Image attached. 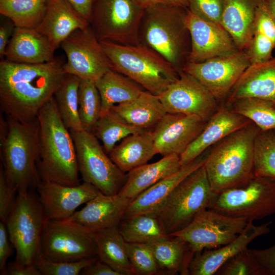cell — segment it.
Wrapping results in <instances>:
<instances>
[{
  "label": "cell",
  "instance_id": "9f6ffc18",
  "mask_svg": "<svg viewBox=\"0 0 275 275\" xmlns=\"http://www.w3.org/2000/svg\"><path fill=\"white\" fill-rule=\"evenodd\" d=\"M263 1L275 19V0H263Z\"/></svg>",
  "mask_w": 275,
  "mask_h": 275
},
{
  "label": "cell",
  "instance_id": "9c48e42d",
  "mask_svg": "<svg viewBox=\"0 0 275 275\" xmlns=\"http://www.w3.org/2000/svg\"><path fill=\"white\" fill-rule=\"evenodd\" d=\"M144 9L134 0H96L90 24L100 42L139 45Z\"/></svg>",
  "mask_w": 275,
  "mask_h": 275
},
{
  "label": "cell",
  "instance_id": "ab89813d",
  "mask_svg": "<svg viewBox=\"0 0 275 275\" xmlns=\"http://www.w3.org/2000/svg\"><path fill=\"white\" fill-rule=\"evenodd\" d=\"M254 174L275 178V131H261L254 145Z\"/></svg>",
  "mask_w": 275,
  "mask_h": 275
},
{
  "label": "cell",
  "instance_id": "ac0fdd59",
  "mask_svg": "<svg viewBox=\"0 0 275 275\" xmlns=\"http://www.w3.org/2000/svg\"><path fill=\"white\" fill-rule=\"evenodd\" d=\"M207 122L196 115L167 113L152 130L157 154L180 156L202 131Z\"/></svg>",
  "mask_w": 275,
  "mask_h": 275
},
{
  "label": "cell",
  "instance_id": "d6a6232c",
  "mask_svg": "<svg viewBox=\"0 0 275 275\" xmlns=\"http://www.w3.org/2000/svg\"><path fill=\"white\" fill-rule=\"evenodd\" d=\"M95 82L101 99V115L116 104L136 98L144 91L131 78L112 69Z\"/></svg>",
  "mask_w": 275,
  "mask_h": 275
},
{
  "label": "cell",
  "instance_id": "2e32d148",
  "mask_svg": "<svg viewBox=\"0 0 275 275\" xmlns=\"http://www.w3.org/2000/svg\"><path fill=\"white\" fill-rule=\"evenodd\" d=\"M158 97L167 113L196 115L206 121L219 107L218 102L210 92L184 71Z\"/></svg>",
  "mask_w": 275,
  "mask_h": 275
},
{
  "label": "cell",
  "instance_id": "11a10c76",
  "mask_svg": "<svg viewBox=\"0 0 275 275\" xmlns=\"http://www.w3.org/2000/svg\"><path fill=\"white\" fill-rule=\"evenodd\" d=\"M140 6L145 8L152 5L161 3H171L169 0H134Z\"/></svg>",
  "mask_w": 275,
  "mask_h": 275
},
{
  "label": "cell",
  "instance_id": "4316f807",
  "mask_svg": "<svg viewBox=\"0 0 275 275\" xmlns=\"http://www.w3.org/2000/svg\"><path fill=\"white\" fill-rule=\"evenodd\" d=\"M261 0H224L221 24L238 48L246 51L251 44L256 12Z\"/></svg>",
  "mask_w": 275,
  "mask_h": 275
},
{
  "label": "cell",
  "instance_id": "d590c367",
  "mask_svg": "<svg viewBox=\"0 0 275 275\" xmlns=\"http://www.w3.org/2000/svg\"><path fill=\"white\" fill-rule=\"evenodd\" d=\"M80 79L66 74L55 92L54 98L59 115L66 127L71 130H84L79 117L78 93Z\"/></svg>",
  "mask_w": 275,
  "mask_h": 275
},
{
  "label": "cell",
  "instance_id": "60d3db41",
  "mask_svg": "<svg viewBox=\"0 0 275 275\" xmlns=\"http://www.w3.org/2000/svg\"><path fill=\"white\" fill-rule=\"evenodd\" d=\"M97 259L95 256L77 261H53L40 253L34 264L43 275H77Z\"/></svg>",
  "mask_w": 275,
  "mask_h": 275
},
{
  "label": "cell",
  "instance_id": "7a4b0ae2",
  "mask_svg": "<svg viewBox=\"0 0 275 275\" xmlns=\"http://www.w3.org/2000/svg\"><path fill=\"white\" fill-rule=\"evenodd\" d=\"M188 9L172 3H161L144 9L139 38L179 72L188 61L191 38L187 25Z\"/></svg>",
  "mask_w": 275,
  "mask_h": 275
},
{
  "label": "cell",
  "instance_id": "30bf717a",
  "mask_svg": "<svg viewBox=\"0 0 275 275\" xmlns=\"http://www.w3.org/2000/svg\"><path fill=\"white\" fill-rule=\"evenodd\" d=\"M70 132L84 182L93 185L104 195L118 194L125 182L126 175L107 156L93 133L85 130Z\"/></svg>",
  "mask_w": 275,
  "mask_h": 275
},
{
  "label": "cell",
  "instance_id": "6f0895ef",
  "mask_svg": "<svg viewBox=\"0 0 275 275\" xmlns=\"http://www.w3.org/2000/svg\"><path fill=\"white\" fill-rule=\"evenodd\" d=\"M171 3L187 8V0H169Z\"/></svg>",
  "mask_w": 275,
  "mask_h": 275
},
{
  "label": "cell",
  "instance_id": "f546056e",
  "mask_svg": "<svg viewBox=\"0 0 275 275\" xmlns=\"http://www.w3.org/2000/svg\"><path fill=\"white\" fill-rule=\"evenodd\" d=\"M111 109L130 124L145 130L153 129L167 113L158 96L147 91Z\"/></svg>",
  "mask_w": 275,
  "mask_h": 275
},
{
  "label": "cell",
  "instance_id": "d4e9b609",
  "mask_svg": "<svg viewBox=\"0 0 275 275\" xmlns=\"http://www.w3.org/2000/svg\"><path fill=\"white\" fill-rule=\"evenodd\" d=\"M244 97L265 99L275 105V56L251 64L230 91L225 104Z\"/></svg>",
  "mask_w": 275,
  "mask_h": 275
},
{
  "label": "cell",
  "instance_id": "681fc988",
  "mask_svg": "<svg viewBox=\"0 0 275 275\" xmlns=\"http://www.w3.org/2000/svg\"><path fill=\"white\" fill-rule=\"evenodd\" d=\"M12 245L5 223H0V272L1 274L6 266L8 259L12 254ZM13 246V245H12Z\"/></svg>",
  "mask_w": 275,
  "mask_h": 275
},
{
  "label": "cell",
  "instance_id": "7402d4cb",
  "mask_svg": "<svg viewBox=\"0 0 275 275\" xmlns=\"http://www.w3.org/2000/svg\"><path fill=\"white\" fill-rule=\"evenodd\" d=\"M131 201L119 193L106 195L100 193L66 219L78 223L92 232L119 226Z\"/></svg>",
  "mask_w": 275,
  "mask_h": 275
},
{
  "label": "cell",
  "instance_id": "7dc6e473",
  "mask_svg": "<svg viewBox=\"0 0 275 275\" xmlns=\"http://www.w3.org/2000/svg\"><path fill=\"white\" fill-rule=\"evenodd\" d=\"M254 30L264 34L275 44V19L263 0L260 1L256 10Z\"/></svg>",
  "mask_w": 275,
  "mask_h": 275
},
{
  "label": "cell",
  "instance_id": "7c38bea8",
  "mask_svg": "<svg viewBox=\"0 0 275 275\" xmlns=\"http://www.w3.org/2000/svg\"><path fill=\"white\" fill-rule=\"evenodd\" d=\"M248 222L244 217L232 216L207 208L199 212L185 227L169 236L183 239L195 254L233 241Z\"/></svg>",
  "mask_w": 275,
  "mask_h": 275
},
{
  "label": "cell",
  "instance_id": "8fae6325",
  "mask_svg": "<svg viewBox=\"0 0 275 275\" xmlns=\"http://www.w3.org/2000/svg\"><path fill=\"white\" fill-rule=\"evenodd\" d=\"M211 208L248 221L275 214V178L255 176L241 186L218 193Z\"/></svg>",
  "mask_w": 275,
  "mask_h": 275
},
{
  "label": "cell",
  "instance_id": "f1b7e54d",
  "mask_svg": "<svg viewBox=\"0 0 275 275\" xmlns=\"http://www.w3.org/2000/svg\"><path fill=\"white\" fill-rule=\"evenodd\" d=\"M157 154L152 130L129 135L109 153V157L124 173L147 163Z\"/></svg>",
  "mask_w": 275,
  "mask_h": 275
},
{
  "label": "cell",
  "instance_id": "d6986e66",
  "mask_svg": "<svg viewBox=\"0 0 275 275\" xmlns=\"http://www.w3.org/2000/svg\"><path fill=\"white\" fill-rule=\"evenodd\" d=\"M36 187L48 220L68 218L78 207L101 193L93 185L84 182L76 186H67L40 181Z\"/></svg>",
  "mask_w": 275,
  "mask_h": 275
},
{
  "label": "cell",
  "instance_id": "5bb4252c",
  "mask_svg": "<svg viewBox=\"0 0 275 275\" xmlns=\"http://www.w3.org/2000/svg\"><path fill=\"white\" fill-rule=\"evenodd\" d=\"M60 46L67 57L63 66L66 74L95 82L112 70L111 63L90 24L73 32Z\"/></svg>",
  "mask_w": 275,
  "mask_h": 275
},
{
  "label": "cell",
  "instance_id": "603a6c76",
  "mask_svg": "<svg viewBox=\"0 0 275 275\" xmlns=\"http://www.w3.org/2000/svg\"><path fill=\"white\" fill-rule=\"evenodd\" d=\"M206 156L207 154L204 152L188 164L182 166L176 172L140 194L128 205L123 219L142 213L154 214L181 181L204 164Z\"/></svg>",
  "mask_w": 275,
  "mask_h": 275
},
{
  "label": "cell",
  "instance_id": "74e56055",
  "mask_svg": "<svg viewBox=\"0 0 275 275\" xmlns=\"http://www.w3.org/2000/svg\"><path fill=\"white\" fill-rule=\"evenodd\" d=\"M226 105L249 119L261 131L275 129V105L269 101L256 97H244Z\"/></svg>",
  "mask_w": 275,
  "mask_h": 275
},
{
  "label": "cell",
  "instance_id": "4fadbf2b",
  "mask_svg": "<svg viewBox=\"0 0 275 275\" xmlns=\"http://www.w3.org/2000/svg\"><path fill=\"white\" fill-rule=\"evenodd\" d=\"M40 253L53 261H72L97 256L93 232L67 219L48 220Z\"/></svg>",
  "mask_w": 275,
  "mask_h": 275
},
{
  "label": "cell",
  "instance_id": "484cf974",
  "mask_svg": "<svg viewBox=\"0 0 275 275\" xmlns=\"http://www.w3.org/2000/svg\"><path fill=\"white\" fill-rule=\"evenodd\" d=\"M89 25L67 0H48L45 14L36 29L57 49L73 32Z\"/></svg>",
  "mask_w": 275,
  "mask_h": 275
},
{
  "label": "cell",
  "instance_id": "f35d334b",
  "mask_svg": "<svg viewBox=\"0 0 275 275\" xmlns=\"http://www.w3.org/2000/svg\"><path fill=\"white\" fill-rule=\"evenodd\" d=\"M78 114L84 130L93 133L101 115V99L94 81L80 79L78 93Z\"/></svg>",
  "mask_w": 275,
  "mask_h": 275
},
{
  "label": "cell",
  "instance_id": "b9f144b4",
  "mask_svg": "<svg viewBox=\"0 0 275 275\" xmlns=\"http://www.w3.org/2000/svg\"><path fill=\"white\" fill-rule=\"evenodd\" d=\"M218 275H267L262 266L246 249L228 260L215 273Z\"/></svg>",
  "mask_w": 275,
  "mask_h": 275
},
{
  "label": "cell",
  "instance_id": "44dd1931",
  "mask_svg": "<svg viewBox=\"0 0 275 275\" xmlns=\"http://www.w3.org/2000/svg\"><path fill=\"white\" fill-rule=\"evenodd\" d=\"M251 122L225 104L219 106L207 122L202 131L180 155L182 166L188 164L205 152L209 147Z\"/></svg>",
  "mask_w": 275,
  "mask_h": 275
},
{
  "label": "cell",
  "instance_id": "9a60e30c",
  "mask_svg": "<svg viewBox=\"0 0 275 275\" xmlns=\"http://www.w3.org/2000/svg\"><path fill=\"white\" fill-rule=\"evenodd\" d=\"M251 65L246 51L212 58L199 63L188 62L183 71L205 87L218 102L226 99L230 91Z\"/></svg>",
  "mask_w": 275,
  "mask_h": 275
},
{
  "label": "cell",
  "instance_id": "83f0119b",
  "mask_svg": "<svg viewBox=\"0 0 275 275\" xmlns=\"http://www.w3.org/2000/svg\"><path fill=\"white\" fill-rule=\"evenodd\" d=\"M181 167L180 156L176 154L164 156L157 161L145 164L128 172L119 194L132 201Z\"/></svg>",
  "mask_w": 275,
  "mask_h": 275
},
{
  "label": "cell",
  "instance_id": "8992f818",
  "mask_svg": "<svg viewBox=\"0 0 275 275\" xmlns=\"http://www.w3.org/2000/svg\"><path fill=\"white\" fill-rule=\"evenodd\" d=\"M8 129L1 137L4 171L17 193L36 186L41 181L38 170L40 127L37 117L22 122L7 116Z\"/></svg>",
  "mask_w": 275,
  "mask_h": 275
},
{
  "label": "cell",
  "instance_id": "ba28073f",
  "mask_svg": "<svg viewBox=\"0 0 275 275\" xmlns=\"http://www.w3.org/2000/svg\"><path fill=\"white\" fill-rule=\"evenodd\" d=\"M47 219L38 198L29 190L17 193L6 222L9 238L16 250V261L34 264L40 253Z\"/></svg>",
  "mask_w": 275,
  "mask_h": 275
},
{
  "label": "cell",
  "instance_id": "7bdbcfd3",
  "mask_svg": "<svg viewBox=\"0 0 275 275\" xmlns=\"http://www.w3.org/2000/svg\"><path fill=\"white\" fill-rule=\"evenodd\" d=\"M126 248L134 274L153 275L158 272L154 257L146 243L126 242Z\"/></svg>",
  "mask_w": 275,
  "mask_h": 275
},
{
  "label": "cell",
  "instance_id": "52a82bcc",
  "mask_svg": "<svg viewBox=\"0 0 275 275\" xmlns=\"http://www.w3.org/2000/svg\"><path fill=\"white\" fill-rule=\"evenodd\" d=\"M217 195L203 165L181 181L154 214L169 235L187 225L201 211L211 208Z\"/></svg>",
  "mask_w": 275,
  "mask_h": 275
},
{
  "label": "cell",
  "instance_id": "f6af8a7d",
  "mask_svg": "<svg viewBox=\"0 0 275 275\" xmlns=\"http://www.w3.org/2000/svg\"><path fill=\"white\" fill-rule=\"evenodd\" d=\"M275 44L268 37L254 30L249 49L246 51L251 64L266 61L273 56Z\"/></svg>",
  "mask_w": 275,
  "mask_h": 275
},
{
  "label": "cell",
  "instance_id": "db71d44e",
  "mask_svg": "<svg viewBox=\"0 0 275 275\" xmlns=\"http://www.w3.org/2000/svg\"><path fill=\"white\" fill-rule=\"evenodd\" d=\"M75 10L90 23L96 0H67Z\"/></svg>",
  "mask_w": 275,
  "mask_h": 275
},
{
  "label": "cell",
  "instance_id": "bcb514c9",
  "mask_svg": "<svg viewBox=\"0 0 275 275\" xmlns=\"http://www.w3.org/2000/svg\"><path fill=\"white\" fill-rule=\"evenodd\" d=\"M17 193L16 188L7 179L3 167L0 170V218L6 223L14 204Z\"/></svg>",
  "mask_w": 275,
  "mask_h": 275
},
{
  "label": "cell",
  "instance_id": "c3c4849f",
  "mask_svg": "<svg viewBox=\"0 0 275 275\" xmlns=\"http://www.w3.org/2000/svg\"><path fill=\"white\" fill-rule=\"evenodd\" d=\"M267 275H275V244L262 250L249 249Z\"/></svg>",
  "mask_w": 275,
  "mask_h": 275
},
{
  "label": "cell",
  "instance_id": "e575fe53",
  "mask_svg": "<svg viewBox=\"0 0 275 275\" xmlns=\"http://www.w3.org/2000/svg\"><path fill=\"white\" fill-rule=\"evenodd\" d=\"M48 0H0V13L16 27L36 29L42 21Z\"/></svg>",
  "mask_w": 275,
  "mask_h": 275
},
{
  "label": "cell",
  "instance_id": "277c9868",
  "mask_svg": "<svg viewBox=\"0 0 275 275\" xmlns=\"http://www.w3.org/2000/svg\"><path fill=\"white\" fill-rule=\"evenodd\" d=\"M260 130L251 122L213 145L204 166L215 193L241 186L255 176L254 145Z\"/></svg>",
  "mask_w": 275,
  "mask_h": 275
},
{
  "label": "cell",
  "instance_id": "cb8c5ba5",
  "mask_svg": "<svg viewBox=\"0 0 275 275\" xmlns=\"http://www.w3.org/2000/svg\"><path fill=\"white\" fill-rule=\"evenodd\" d=\"M56 48L48 38L36 29L15 27L7 45L5 60L36 64L55 59Z\"/></svg>",
  "mask_w": 275,
  "mask_h": 275
},
{
  "label": "cell",
  "instance_id": "836d02e7",
  "mask_svg": "<svg viewBox=\"0 0 275 275\" xmlns=\"http://www.w3.org/2000/svg\"><path fill=\"white\" fill-rule=\"evenodd\" d=\"M123 220L118 228L126 242L147 243L169 236L154 213L139 214Z\"/></svg>",
  "mask_w": 275,
  "mask_h": 275
},
{
  "label": "cell",
  "instance_id": "f907efd6",
  "mask_svg": "<svg viewBox=\"0 0 275 275\" xmlns=\"http://www.w3.org/2000/svg\"><path fill=\"white\" fill-rule=\"evenodd\" d=\"M1 274L7 275H42L34 264H23L16 261L6 265Z\"/></svg>",
  "mask_w": 275,
  "mask_h": 275
},
{
  "label": "cell",
  "instance_id": "f5cc1de1",
  "mask_svg": "<svg viewBox=\"0 0 275 275\" xmlns=\"http://www.w3.org/2000/svg\"><path fill=\"white\" fill-rule=\"evenodd\" d=\"M82 275H121L110 266L98 258L92 264L82 270Z\"/></svg>",
  "mask_w": 275,
  "mask_h": 275
},
{
  "label": "cell",
  "instance_id": "680465c9",
  "mask_svg": "<svg viewBox=\"0 0 275 275\" xmlns=\"http://www.w3.org/2000/svg\"><path fill=\"white\" fill-rule=\"evenodd\" d=\"M274 131H275V129H274Z\"/></svg>",
  "mask_w": 275,
  "mask_h": 275
},
{
  "label": "cell",
  "instance_id": "ffe728a7",
  "mask_svg": "<svg viewBox=\"0 0 275 275\" xmlns=\"http://www.w3.org/2000/svg\"><path fill=\"white\" fill-rule=\"evenodd\" d=\"M268 222L259 226L249 221L245 228L233 241L218 248L207 250L196 253L188 267V274L212 275L228 260L239 252L248 249L254 239L270 232Z\"/></svg>",
  "mask_w": 275,
  "mask_h": 275
},
{
  "label": "cell",
  "instance_id": "4dcf8cb0",
  "mask_svg": "<svg viewBox=\"0 0 275 275\" xmlns=\"http://www.w3.org/2000/svg\"><path fill=\"white\" fill-rule=\"evenodd\" d=\"M146 244L153 254L159 271L188 274L189 265L195 254L183 239L169 236Z\"/></svg>",
  "mask_w": 275,
  "mask_h": 275
},
{
  "label": "cell",
  "instance_id": "1f68e13d",
  "mask_svg": "<svg viewBox=\"0 0 275 275\" xmlns=\"http://www.w3.org/2000/svg\"><path fill=\"white\" fill-rule=\"evenodd\" d=\"M119 226L93 232L98 258L121 275L134 274Z\"/></svg>",
  "mask_w": 275,
  "mask_h": 275
},
{
  "label": "cell",
  "instance_id": "3957f363",
  "mask_svg": "<svg viewBox=\"0 0 275 275\" xmlns=\"http://www.w3.org/2000/svg\"><path fill=\"white\" fill-rule=\"evenodd\" d=\"M37 118L40 127L38 170L41 181L79 185L74 141L59 115L53 96L40 109Z\"/></svg>",
  "mask_w": 275,
  "mask_h": 275
},
{
  "label": "cell",
  "instance_id": "8d00e7d4",
  "mask_svg": "<svg viewBox=\"0 0 275 275\" xmlns=\"http://www.w3.org/2000/svg\"><path fill=\"white\" fill-rule=\"evenodd\" d=\"M145 131L130 124L111 109L101 115L93 133L101 140L105 152L109 154L118 142L129 135Z\"/></svg>",
  "mask_w": 275,
  "mask_h": 275
},
{
  "label": "cell",
  "instance_id": "816d5d0a",
  "mask_svg": "<svg viewBox=\"0 0 275 275\" xmlns=\"http://www.w3.org/2000/svg\"><path fill=\"white\" fill-rule=\"evenodd\" d=\"M15 27L14 22L9 19L1 23L0 26V58L1 60H5L6 48L10 40V37L12 36Z\"/></svg>",
  "mask_w": 275,
  "mask_h": 275
},
{
  "label": "cell",
  "instance_id": "ee69618b",
  "mask_svg": "<svg viewBox=\"0 0 275 275\" xmlns=\"http://www.w3.org/2000/svg\"><path fill=\"white\" fill-rule=\"evenodd\" d=\"M187 9L198 17L221 23L224 0H187Z\"/></svg>",
  "mask_w": 275,
  "mask_h": 275
},
{
  "label": "cell",
  "instance_id": "6da1fadb",
  "mask_svg": "<svg viewBox=\"0 0 275 275\" xmlns=\"http://www.w3.org/2000/svg\"><path fill=\"white\" fill-rule=\"evenodd\" d=\"M62 60L36 64L0 62V104L2 110L22 122L37 117L63 82Z\"/></svg>",
  "mask_w": 275,
  "mask_h": 275
},
{
  "label": "cell",
  "instance_id": "e0dca14e",
  "mask_svg": "<svg viewBox=\"0 0 275 275\" xmlns=\"http://www.w3.org/2000/svg\"><path fill=\"white\" fill-rule=\"evenodd\" d=\"M187 25L191 38L189 62H202L239 51L231 35L221 23L204 20L188 9Z\"/></svg>",
  "mask_w": 275,
  "mask_h": 275
},
{
  "label": "cell",
  "instance_id": "5b68a950",
  "mask_svg": "<svg viewBox=\"0 0 275 275\" xmlns=\"http://www.w3.org/2000/svg\"><path fill=\"white\" fill-rule=\"evenodd\" d=\"M100 42L112 70L129 77L154 95L160 96L179 77V72L169 62L144 45Z\"/></svg>",
  "mask_w": 275,
  "mask_h": 275
}]
</instances>
